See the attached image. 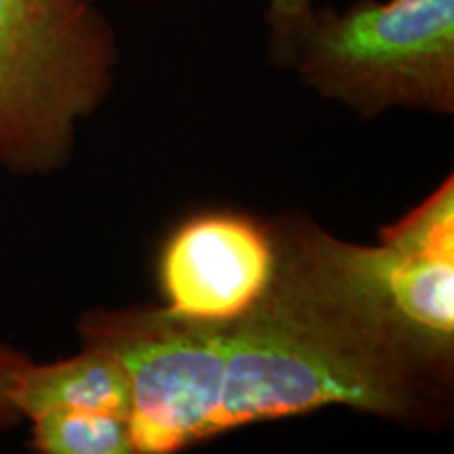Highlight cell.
<instances>
[{"label":"cell","mask_w":454,"mask_h":454,"mask_svg":"<svg viewBox=\"0 0 454 454\" xmlns=\"http://www.w3.org/2000/svg\"><path fill=\"white\" fill-rule=\"evenodd\" d=\"M81 337L127 368L130 438L144 454L326 406L397 417L411 411L421 372L320 297L280 253L270 291L242 316L90 311Z\"/></svg>","instance_id":"cell-1"},{"label":"cell","mask_w":454,"mask_h":454,"mask_svg":"<svg viewBox=\"0 0 454 454\" xmlns=\"http://www.w3.org/2000/svg\"><path fill=\"white\" fill-rule=\"evenodd\" d=\"M377 247L305 230L278 251L317 294L419 371H444L454 343V187L381 230Z\"/></svg>","instance_id":"cell-2"},{"label":"cell","mask_w":454,"mask_h":454,"mask_svg":"<svg viewBox=\"0 0 454 454\" xmlns=\"http://www.w3.org/2000/svg\"><path fill=\"white\" fill-rule=\"evenodd\" d=\"M95 0H0V167L64 168L110 93L118 41Z\"/></svg>","instance_id":"cell-3"},{"label":"cell","mask_w":454,"mask_h":454,"mask_svg":"<svg viewBox=\"0 0 454 454\" xmlns=\"http://www.w3.org/2000/svg\"><path fill=\"white\" fill-rule=\"evenodd\" d=\"M362 114L454 110V0H357L309 15L288 64Z\"/></svg>","instance_id":"cell-4"},{"label":"cell","mask_w":454,"mask_h":454,"mask_svg":"<svg viewBox=\"0 0 454 454\" xmlns=\"http://www.w3.org/2000/svg\"><path fill=\"white\" fill-rule=\"evenodd\" d=\"M278 270V240L253 219L207 213L185 221L160 254L164 314L185 322H223L253 309Z\"/></svg>","instance_id":"cell-5"},{"label":"cell","mask_w":454,"mask_h":454,"mask_svg":"<svg viewBox=\"0 0 454 454\" xmlns=\"http://www.w3.org/2000/svg\"><path fill=\"white\" fill-rule=\"evenodd\" d=\"M15 402L24 419L53 408L130 414V379L116 356L84 343L78 356L51 364H30L21 372Z\"/></svg>","instance_id":"cell-6"},{"label":"cell","mask_w":454,"mask_h":454,"mask_svg":"<svg viewBox=\"0 0 454 454\" xmlns=\"http://www.w3.org/2000/svg\"><path fill=\"white\" fill-rule=\"evenodd\" d=\"M32 448L41 454L135 452L129 419L112 412L53 408L34 414Z\"/></svg>","instance_id":"cell-7"},{"label":"cell","mask_w":454,"mask_h":454,"mask_svg":"<svg viewBox=\"0 0 454 454\" xmlns=\"http://www.w3.org/2000/svg\"><path fill=\"white\" fill-rule=\"evenodd\" d=\"M311 13H314V0H270L271 55L278 64H288L294 43Z\"/></svg>","instance_id":"cell-8"},{"label":"cell","mask_w":454,"mask_h":454,"mask_svg":"<svg viewBox=\"0 0 454 454\" xmlns=\"http://www.w3.org/2000/svg\"><path fill=\"white\" fill-rule=\"evenodd\" d=\"M30 362L27 356L0 345V429H13L24 421V414L17 408L15 394L21 372Z\"/></svg>","instance_id":"cell-9"}]
</instances>
